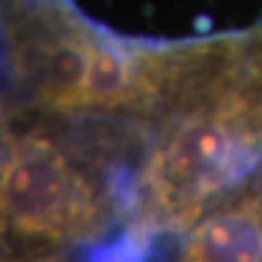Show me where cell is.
Wrapping results in <instances>:
<instances>
[{"label": "cell", "mask_w": 262, "mask_h": 262, "mask_svg": "<svg viewBox=\"0 0 262 262\" xmlns=\"http://www.w3.org/2000/svg\"><path fill=\"white\" fill-rule=\"evenodd\" d=\"M142 243L129 236V238H122L116 245H110L105 249H98L92 262H142Z\"/></svg>", "instance_id": "obj_5"}, {"label": "cell", "mask_w": 262, "mask_h": 262, "mask_svg": "<svg viewBox=\"0 0 262 262\" xmlns=\"http://www.w3.org/2000/svg\"><path fill=\"white\" fill-rule=\"evenodd\" d=\"M182 262H262V192L232 199L203 219Z\"/></svg>", "instance_id": "obj_3"}, {"label": "cell", "mask_w": 262, "mask_h": 262, "mask_svg": "<svg viewBox=\"0 0 262 262\" xmlns=\"http://www.w3.org/2000/svg\"><path fill=\"white\" fill-rule=\"evenodd\" d=\"M90 48L92 35H83L81 31L61 33L44 44L39 53V92L44 105L57 110H79L90 68Z\"/></svg>", "instance_id": "obj_4"}, {"label": "cell", "mask_w": 262, "mask_h": 262, "mask_svg": "<svg viewBox=\"0 0 262 262\" xmlns=\"http://www.w3.org/2000/svg\"><path fill=\"white\" fill-rule=\"evenodd\" d=\"M234 79L208 105L186 114L146 166L144 186L155 212L177 227L192 223L203 199L232 182L262 144V112Z\"/></svg>", "instance_id": "obj_1"}, {"label": "cell", "mask_w": 262, "mask_h": 262, "mask_svg": "<svg viewBox=\"0 0 262 262\" xmlns=\"http://www.w3.org/2000/svg\"><path fill=\"white\" fill-rule=\"evenodd\" d=\"M103 219L98 199L57 146L39 136L11 140L3 160L5 229L46 243L92 236Z\"/></svg>", "instance_id": "obj_2"}]
</instances>
